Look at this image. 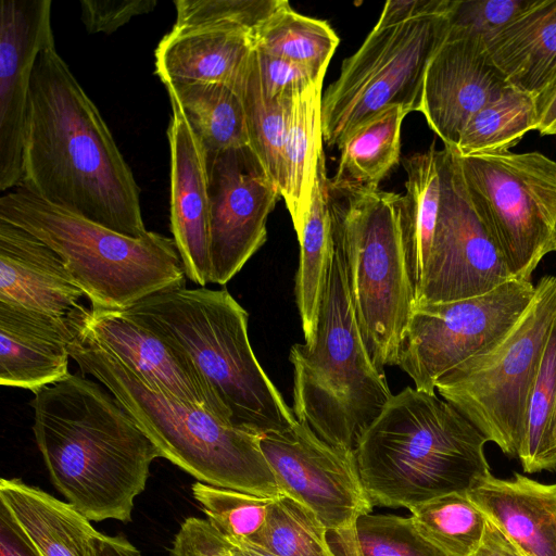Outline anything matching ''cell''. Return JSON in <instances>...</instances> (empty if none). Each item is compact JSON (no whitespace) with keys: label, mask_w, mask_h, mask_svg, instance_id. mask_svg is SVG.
<instances>
[{"label":"cell","mask_w":556,"mask_h":556,"mask_svg":"<svg viewBox=\"0 0 556 556\" xmlns=\"http://www.w3.org/2000/svg\"><path fill=\"white\" fill-rule=\"evenodd\" d=\"M22 172L21 187L52 204L128 237L149 231L130 166L54 43L34 67Z\"/></svg>","instance_id":"obj_1"},{"label":"cell","mask_w":556,"mask_h":556,"mask_svg":"<svg viewBox=\"0 0 556 556\" xmlns=\"http://www.w3.org/2000/svg\"><path fill=\"white\" fill-rule=\"evenodd\" d=\"M33 432L54 488L90 521H131L160 454L100 382L70 374L34 393Z\"/></svg>","instance_id":"obj_2"},{"label":"cell","mask_w":556,"mask_h":556,"mask_svg":"<svg viewBox=\"0 0 556 556\" xmlns=\"http://www.w3.org/2000/svg\"><path fill=\"white\" fill-rule=\"evenodd\" d=\"M486 442L448 402L407 387L362 434L355 455L372 506L408 509L488 478Z\"/></svg>","instance_id":"obj_3"},{"label":"cell","mask_w":556,"mask_h":556,"mask_svg":"<svg viewBox=\"0 0 556 556\" xmlns=\"http://www.w3.org/2000/svg\"><path fill=\"white\" fill-rule=\"evenodd\" d=\"M70 354L83 374L106 388L166 458L198 481L263 497L281 495L258 435L238 429L203 406L150 388L67 316Z\"/></svg>","instance_id":"obj_4"},{"label":"cell","mask_w":556,"mask_h":556,"mask_svg":"<svg viewBox=\"0 0 556 556\" xmlns=\"http://www.w3.org/2000/svg\"><path fill=\"white\" fill-rule=\"evenodd\" d=\"M125 311L192 359L233 427L262 437L298 422L252 350L247 311L226 288L162 291Z\"/></svg>","instance_id":"obj_5"},{"label":"cell","mask_w":556,"mask_h":556,"mask_svg":"<svg viewBox=\"0 0 556 556\" xmlns=\"http://www.w3.org/2000/svg\"><path fill=\"white\" fill-rule=\"evenodd\" d=\"M289 359L298 421L327 443L355 451L393 394L363 340L334 241L314 339L292 345Z\"/></svg>","instance_id":"obj_6"},{"label":"cell","mask_w":556,"mask_h":556,"mask_svg":"<svg viewBox=\"0 0 556 556\" xmlns=\"http://www.w3.org/2000/svg\"><path fill=\"white\" fill-rule=\"evenodd\" d=\"M0 219L56 252L91 308L125 311L152 294L186 287L175 241L159 232L128 237L22 187L0 198Z\"/></svg>","instance_id":"obj_7"},{"label":"cell","mask_w":556,"mask_h":556,"mask_svg":"<svg viewBox=\"0 0 556 556\" xmlns=\"http://www.w3.org/2000/svg\"><path fill=\"white\" fill-rule=\"evenodd\" d=\"M328 185L332 239L344 258L363 340L379 368L397 365L415 307L400 227L402 194Z\"/></svg>","instance_id":"obj_8"},{"label":"cell","mask_w":556,"mask_h":556,"mask_svg":"<svg viewBox=\"0 0 556 556\" xmlns=\"http://www.w3.org/2000/svg\"><path fill=\"white\" fill-rule=\"evenodd\" d=\"M555 318L556 277L546 275L500 340L435 383L443 400L511 457L518 456L525 437L530 394Z\"/></svg>","instance_id":"obj_9"},{"label":"cell","mask_w":556,"mask_h":556,"mask_svg":"<svg viewBox=\"0 0 556 556\" xmlns=\"http://www.w3.org/2000/svg\"><path fill=\"white\" fill-rule=\"evenodd\" d=\"M452 1V0H451ZM446 11L388 27L374 26L344 59L321 99L324 142L339 147L391 106L418 112L426 68L448 30Z\"/></svg>","instance_id":"obj_10"},{"label":"cell","mask_w":556,"mask_h":556,"mask_svg":"<svg viewBox=\"0 0 556 556\" xmlns=\"http://www.w3.org/2000/svg\"><path fill=\"white\" fill-rule=\"evenodd\" d=\"M458 155V154H457ZM470 199L513 276L556 251V161L539 152L459 156Z\"/></svg>","instance_id":"obj_11"},{"label":"cell","mask_w":556,"mask_h":556,"mask_svg":"<svg viewBox=\"0 0 556 556\" xmlns=\"http://www.w3.org/2000/svg\"><path fill=\"white\" fill-rule=\"evenodd\" d=\"M534 294L531 281L513 279L478 296L415 305L402 337L397 365L415 389L435 394L437 381L500 340Z\"/></svg>","instance_id":"obj_12"},{"label":"cell","mask_w":556,"mask_h":556,"mask_svg":"<svg viewBox=\"0 0 556 556\" xmlns=\"http://www.w3.org/2000/svg\"><path fill=\"white\" fill-rule=\"evenodd\" d=\"M439 170L438 220L415 305L478 296L516 279L475 208L452 147L439 150Z\"/></svg>","instance_id":"obj_13"},{"label":"cell","mask_w":556,"mask_h":556,"mask_svg":"<svg viewBox=\"0 0 556 556\" xmlns=\"http://www.w3.org/2000/svg\"><path fill=\"white\" fill-rule=\"evenodd\" d=\"M281 495L312 510L329 541L353 536L357 519L372 504L362 483L355 451L321 440L303 421L283 432L260 438Z\"/></svg>","instance_id":"obj_14"},{"label":"cell","mask_w":556,"mask_h":556,"mask_svg":"<svg viewBox=\"0 0 556 556\" xmlns=\"http://www.w3.org/2000/svg\"><path fill=\"white\" fill-rule=\"evenodd\" d=\"M207 154L210 283L226 285L265 243L280 195L249 147Z\"/></svg>","instance_id":"obj_15"},{"label":"cell","mask_w":556,"mask_h":556,"mask_svg":"<svg viewBox=\"0 0 556 556\" xmlns=\"http://www.w3.org/2000/svg\"><path fill=\"white\" fill-rule=\"evenodd\" d=\"M51 0L0 1V190L21 187L34 67L54 43Z\"/></svg>","instance_id":"obj_16"},{"label":"cell","mask_w":556,"mask_h":556,"mask_svg":"<svg viewBox=\"0 0 556 556\" xmlns=\"http://www.w3.org/2000/svg\"><path fill=\"white\" fill-rule=\"evenodd\" d=\"M508 88L484 37L448 25L426 68L418 112L445 147H454L468 121Z\"/></svg>","instance_id":"obj_17"},{"label":"cell","mask_w":556,"mask_h":556,"mask_svg":"<svg viewBox=\"0 0 556 556\" xmlns=\"http://www.w3.org/2000/svg\"><path fill=\"white\" fill-rule=\"evenodd\" d=\"M71 314L100 346L134 370L150 388L178 401L203 406L229 424L204 377L179 346L126 311L88 309L80 305Z\"/></svg>","instance_id":"obj_18"},{"label":"cell","mask_w":556,"mask_h":556,"mask_svg":"<svg viewBox=\"0 0 556 556\" xmlns=\"http://www.w3.org/2000/svg\"><path fill=\"white\" fill-rule=\"evenodd\" d=\"M170 231L186 276L210 283V194L207 154L178 100L168 93Z\"/></svg>","instance_id":"obj_19"},{"label":"cell","mask_w":556,"mask_h":556,"mask_svg":"<svg viewBox=\"0 0 556 556\" xmlns=\"http://www.w3.org/2000/svg\"><path fill=\"white\" fill-rule=\"evenodd\" d=\"M83 296L56 252L27 230L0 219V303L67 317Z\"/></svg>","instance_id":"obj_20"},{"label":"cell","mask_w":556,"mask_h":556,"mask_svg":"<svg viewBox=\"0 0 556 556\" xmlns=\"http://www.w3.org/2000/svg\"><path fill=\"white\" fill-rule=\"evenodd\" d=\"M72 339L67 317L0 303V384L35 393L63 380Z\"/></svg>","instance_id":"obj_21"},{"label":"cell","mask_w":556,"mask_h":556,"mask_svg":"<svg viewBox=\"0 0 556 556\" xmlns=\"http://www.w3.org/2000/svg\"><path fill=\"white\" fill-rule=\"evenodd\" d=\"M471 502L528 556H556V483L490 475L467 492Z\"/></svg>","instance_id":"obj_22"},{"label":"cell","mask_w":556,"mask_h":556,"mask_svg":"<svg viewBox=\"0 0 556 556\" xmlns=\"http://www.w3.org/2000/svg\"><path fill=\"white\" fill-rule=\"evenodd\" d=\"M484 43L510 88L541 96L556 85V0H535Z\"/></svg>","instance_id":"obj_23"},{"label":"cell","mask_w":556,"mask_h":556,"mask_svg":"<svg viewBox=\"0 0 556 556\" xmlns=\"http://www.w3.org/2000/svg\"><path fill=\"white\" fill-rule=\"evenodd\" d=\"M254 52L250 36L213 28L170 29L155 49L164 84L218 83L235 87Z\"/></svg>","instance_id":"obj_24"},{"label":"cell","mask_w":556,"mask_h":556,"mask_svg":"<svg viewBox=\"0 0 556 556\" xmlns=\"http://www.w3.org/2000/svg\"><path fill=\"white\" fill-rule=\"evenodd\" d=\"M0 503L43 556H92L99 531L68 502L18 478H1Z\"/></svg>","instance_id":"obj_25"},{"label":"cell","mask_w":556,"mask_h":556,"mask_svg":"<svg viewBox=\"0 0 556 556\" xmlns=\"http://www.w3.org/2000/svg\"><path fill=\"white\" fill-rule=\"evenodd\" d=\"M319 78L290 102L282 151L280 194L295 232L304 225L312 203L318 162L324 154L323 81Z\"/></svg>","instance_id":"obj_26"},{"label":"cell","mask_w":556,"mask_h":556,"mask_svg":"<svg viewBox=\"0 0 556 556\" xmlns=\"http://www.w3.org/2000/svg\"><path fill=\"white\" fill-rule=\"evenodd\" d=\"M328 181L324 153L318 162L308 214L296 233L300 260L294 293L307 343L312 342L315 336L333 252Z\"/></svg>","instance_id":"obj_27"},{"label":"cell","mask_w":556,"mask_h":556,"mask_svg":"<svg viewBox=\"0 0 556 556\" xmlns=\"http://www.w3.org/2000/svg\"><path fill=\"white\" fill-rule=\"evenodd\" d=\"M407 178L400 201V227L408 273L418 288L429 258L440 205L439 150L433 142L427 151L402 161Z\"/></svg>","instance_id":"obj_28"},{"label":"cell","mask_w":556,"mask_h":556,"mask_svg":"<svg viewBox=\"0 0 556 556\" xmlns=\"http://www.w3.org/2000/svg\"><path fill=\"white\" fill-rule=\"evenodd\" d=\"M408 113L403 106H391L350 134L338 147L339 165L329 184L379 188L400 162L401 127Z\"/></svg>","instance_id":"obj_29"},{"label":"cell","mask_w":556,"mask_h":556,"mask_svg":"<svg viewBox=\"0 0 556 556\" xmlns=\"http://www.w3.org/2000/svg\"><path fill=\"white\" fill-rule=\"evenodd\" d=\"M165 87L178 100L206 153L249 147L242 101L233 87L203 81Z\"/></svg>","instance_id":"obj_30"},{"label":"cell","mask_w":556,"mask_h":556,"mask_svg":"<svg viewBox=\"0 0 556 556\" xmlns=\"http://www.w3.org/2000/svg\"><path fill=\"white\" fill-rule=\"evenodd\" d=\"M252 42L257 51L323 74L327 72L340 39L328 22L300 14L282 0L260 26Z\"/></svg>","instance_id":"obj_31"},{"label":"cell","mask_w":556,"mask_h":556,"mask_svg":"<svg viewBox=\"0 0 556 556\" xmlns=\"http://www.w3.org/2000/svg\"><path fill=\"white\" fill-rule=\"evenodd\" d=\"M538 119L535 97L508 88L468 121L452 148L462 157L508 151L536 130Z\"/></svg>","instance_id":"obj_32"},{"label":"cell","mask_w":556,"mask_h":556,"mask_svg":"<svg viewBox=\"0 0 556 556\" xmlns=\"http://www.w3.org/2000/svg\"><path fill=\"white\" fill-rule=\"evenodd\" d=\"M233 88L242 101L249 148L280 191L282 151L292 98L271 100L266 96L258 74L255 50L244 74Z\"/></svg>","instance_id":"obj_33"},{"label":"cell","mask_w":556,"mask_h":556,"mask_svg":"<svg viewBox=\"0 0 556 556\" xmlns=\"http://www.w3.org/2000/svg\"><path fill=\"white\" fill-rule=\"evenodd\" d=\"M408 509L417 531L447 556H470L488 521L467 492L441 495Z\"/></svg>","instance_id":"obj_34"},{"label":"cell","mask_w":556,"mask_h":556,"mask_svg":"<svg viewBox=\"0 0 556 556\" xmlns=\"http://www.w3.org/2000/svg\"><path fill=\"white\" fill-rule=\"evenodd\" d=\"M252 543L276 556H337L317 516L287 495L273 498Z\"/></svg>","instance_id":"obj_35"},{"label":"cell","mask_w":556,"mask_h":556,"mask_svg":"<svg viewBox=\"0 0 556 556\" xmlns=\"http://www.w3.org/2000/svg\"><path fill=\"white\" fill-rule=\"evenodd\" d=\"M333 551L337 556H447L417 531L410 517L370 513L357 519L352 541Z\"/></svg>","instance_id":"obj_36"},{"label":"cell","mask_w":556,"mask_h":556,"mask_svg":"<svg viewBox=\"0 0 556 556\" xmlns=\"http://www.w3.org/2000/svg\"><path fill=\"white\" fill-rule=\"evenodd\" d=\"M556 414V318L542 356L539 372L532 388L526 432L518 452L523 471H542Z\"/></svg>","instance_id":"obj_37"},{"label":"cell","mask_w":556,"mask_h":556,"mask_svg":"<svg viewBox=\"0 0 556 556\" xmlns=\"http://www.w3.org/2000/svg\"><path fill=\"white\" fill-rule=\"evenodd\" d=\"M191 491L207 521L227 540L253 542L265 525L273 501L200 481L192 484Z\"/></svg>","instance_id":"obj_38"},{"label":"cell","mask_w":556,"mask_h":556,"mask_svg":"<svg viewBox=\"0 0 556 556\" xmlns=\"http://www.w3.org/2000/svg\"><path fill=\"white\" fill-rule=\"evenodd\" d=\"M282 0H176L172 29L213 28L253 38Z\"/></svg>","instance_id":"obj_39"},{"label":"cell","mask_w":556,"mask_h":556,"mask_svg":"<svg viewBox=\"0 0 556 556\" xmlns=\"http://www.w3.org/2000/svg\"><path fill=\"white\" fill-rule=\"evenodd\" d=\"M535 0H452L448 25L488 36L513 22Z\"/></svg>","instance_id":"obj_40"},{"label":"cell","mask_w":556,"mask_h":556,"mask_svg":"<svg viewBox=\"0 0 556 556\" xmlns=\"http://www.w3.org/2000/svg\"><path fill=\"white\" fill-rule=\"evenodd\" d=\"M255 53L263 89L271 100L290 99L326 75L283 58L257 50Z\"/></svg>","instance_id":"obj_41"},{"label":"cell","mask_w":556,"mask_h":556,"mask_svg":"<svg viewBox=\"0 0 556 556\" xmlns=\"http://www.w3.org/2000/svg\"><path fill=\"white\" fill-rule=\"evenodd\" d=\"M81 22L89 34L110 35L138 15L152 12L155 0H81Z\"/></svg>","instance_id":"obj_42"},{"label":"cell","mask_w":556,"mask_h":556,"mask_svg":"<svg viewBox=\"0 0 556 556\" xmlns=\"http://www.w3.org/2000/svg\"><path fill=\"white\" fill-rule=\"evenodd\" d=\"M172 556H232L226 539L207 519L189 517L176 533Z\"/></svg>","instance_id":"obj_43"},{"label":"cell","mask_w":556,"mask_h":556,"mask_svg":"<svg viewBox=\"0 0 556 556\" xmlns=\"http://www.w3.org/2000/svg\"><path fill=\"white\" fill-rule=\"evenodd\" d=\"M451 0H395L387 1L375 26L388 27L422 16L444 12Z\"/></svg>","instance_id":"obj_44"},{"label":"cell","mask_w":556,"mask_h":556,"mask_svg":"<svg viewBox=\"0 0 556 556\" xmlns=\"http://www.w3.org/2000/svg\"><path fill=\"white\" fill-rule=\"evenodd\" d=\"M0 556H43L2 503H0Z\"/></svg>","instance_id":"obj_45"},{"label":"cell","mask_w":556,"mask_h":556,"mask_svg":"<svg viewBox=\"0 0 556 556\" xmlns=\"http://www.w3.org/2000/svg\"><path fill=\"white\" fill-rule=\"evenodd\" d=\"M488 519V518H486ZM470 556H528L511 542L493 522L486 521L478 548Z\"/></svg>","instance_id":"obj_46"},{"label":"cell","mask_w":556,"mask_h":556,"mask_svg":"<svg viewBox=\"0 0 556 556\" xmlns=\"http://www.w3.org/2000/svg\"><path fill=\"white\" fill-rule=\"evenodd\" d=\"M92 556H141V553L124 535L99 532L92 540Z\"/></svg>","instance_id":"obj_47"},{"label":"cell","mask_w":556,"mask_h":556,"mask_svg":"<svg viewBox=\"0 0 556 556\" xmlns=\"http://www.w3.org/2000/svg\"><path fill=\"white\" fill-rule=\"evenodd\" d=\"M538 127L541 136L556 135V85L536 97Z\"/></svg>","instance_id":"obj_48"},{"label":"cell","mask_w":556,"mask_h":556,"mask_svg":"<svg viewBox=\"0 0 556 556\" xmlns=\"http://www.w3.org/2000/svg\"><path fill=\"white\" fill-rule=\"evenodd\" d=\"M232 556H276L263 547L249 542L238 540H227Z\"/></svg>","instance_id":"obj_49"},{"label":"cell","mask_w":556,"mask_h":556,"mask_svg":"<svg viewBox=\"0 0 556 556\" xmlns=\"http://www.w3.org/2000/svg\"><path fill=\"white\" fill-rule=\"evenodd\" d=\"M556 469V414L555 420L553 425V430L551 434V440L548 443V447L546 450L545 456L542 463V471L543 470H555Z\"/></svg>","instance_id":"obj_50"}]
</instances>
